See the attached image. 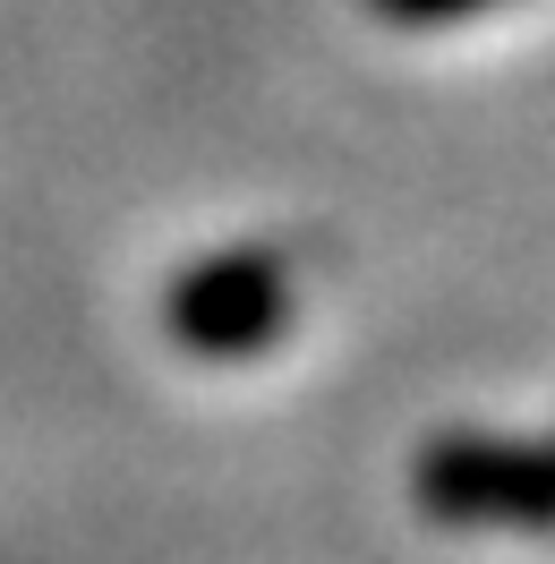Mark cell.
Returning a JSON list of instances; mask_svg holds the SVG:
<instances>
[{"label":"cell","instance_id":"obj_1","mask_svg":"<svg viewBox=\"0 0 555 564\" xmlns=\"http://www.w3.org/2000/svg\"><path fill=\"white\" fill-rule=\"evenodd\" d=\"M163 325H172L179 351H197V359H257L265 343H282V325H291V274H282L274 248L197 257V265L172 282Z\"/></svg>","mask_w":555,"mask_h":564},{"label":"cell","instance_id":"obj_2","mask_svg":"<svg viewBox=\"0 0 555 564\" xmlns=\"http://www.w3.org/2000/svg\"><path fill=\"white\" fill-rule=\"evenodd\" d=\"M418 505L436 522H504V530H555V454L538 445H487L453 436L418 462Z\"/></svg>","mask_w":555,"mask_h":564},{"label":"cell","instance_id":"obj_3","mask_svg":"<svg viewBox=\"0 0 555 564\" xmlns=\"http://www.w3.org/2000/svg\"><path fill=\"white\" fill-rule=\"evenodd\" d=\"M377 18H393V26H453V18H479V9H496V0H368Z\"/></svg>","mask_w":555,"mask_h":564}]
</instances>
